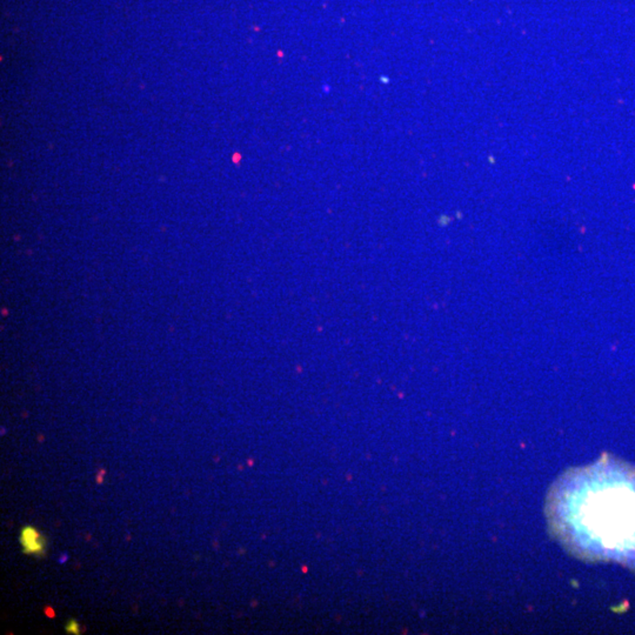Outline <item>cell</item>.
<instances>
[{"instance_id": "obj_4", "label": "cell", "mask_w": 635, "mask_h": 635, "mask_svg": "<svg viewBox=\"0 0 635 635\" xmlns=\"http://www.w3.org/2000/svg\"><path fill=\"white\" fill-rule=\"evenodd\" d=\"M66 560H67V555L65 554V557H62V558H60V559H59V562H61V563H64V562L66 561Z\"/></svg>"}, {"instance_id": "obj_1", "label": "cell", "mask_w": 635, "mask_h": 635, "mask_svg": "<svg viewBox=\"0 0 635 635\" xmlns=\"http://www.w3.org/2000/svg\"><path fill=\"white\" fill-rule=\"evenodd\" d=\"M546 512L554 536L574 557L635 571V468L603 456L570 469L552 486Z\"/></svg>"}, {"instance_id": "obj_2", "label": "cell", "mask_w": 635, "mask_h": 635, "mask_svg": "<svg viewBox=\"0 0 635 635\" xmlns=\"http://www.w3.org/2000/svg\"><path fill=\"white\" fill-rule=\"evenodd\" d=\"M20 545L24 553L27 555H37L41 557L46 552V540L37 528L32 526H25L21 528Z\"/></svg>"}, {"instance_id": "obj_3", "label": "cell", "mask_w": 635, "mask_h": 635, "mask_svg": "<svg viewBox=\"0 0 635 635\" xmlns=\"http://www.w3.org/2000/svg\"><path fill=\"white\" fill-rule=\"evenodd\" d=\"M65 629H66V632L69 633V634H74V635L80 634V632H81V630H80V625H79V622L77 620H73V619H72V620H69V622H67V624H66Z\"/></svg>"}]
</instances>
